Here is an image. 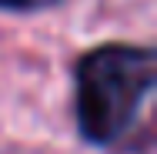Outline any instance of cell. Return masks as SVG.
I'll return each mask as SVG.
<instances>
[{
  "label": "cell",
  "instance_id": "cell-1",
  "mask_svg": "<svg viewBox=\"0 0 157 154\" xmlns=\"http://www.w3.org/2000/svg\"><path fill=\"white\" fill-rule=\"evenodd\" d=\"M157 81V54L137 44H100L74 64V114L90 144H114L134 127Z\"/></svg>",
  "mask_w": 157,
  "mask_h": 154
},
{
  "label": "cell",
  "instance_id": "cell-2",
  "mask_svg": "<svg viewBox=\"0 0 157 154\" xmlns=\"http://www.w3.org/2000/svg\"><path fill=\"white\" fill-rule=\"evenodd\" d=\"M60 0H0V10H13V14H37V10H50Z\"/></svg>",
  "mask_w": 157,
  "mask_h": 154
}]
</instances>
